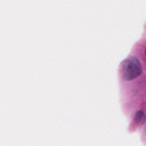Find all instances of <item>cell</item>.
I'll list each match as a JSON object with an SVG mask.
<instances>
[{
  "instance_id": "1",
  "label": "cell",
  "mask_w": 146,
  "mask_h": 146,
  "mask_svg": "<svg viewBox=\"0 0 146 146\" xmlns=\"http://www.w3.org/2000/svg\"><path fill=\"white\" fill-rule=\"evenodd\" d=\"M120 71L124 81H131L140 76L143 69L138 58L135 56H130L121 63Z\"/></svg>"
},
{
  "instance_id": "2",
  "label": "cell",
  "mask_w": 146,
  "mask_h": 146,
  "mask_svg": "<svg viewBox=\"0 0 146 146\" xmlns=\"http://www.w3.org/2000/svg\"><path fill=\"white\" fill-rule=\"evenodd\" d=\"M145 121V115L143 111H138L135 115V121L137 124L142 125Z\"/></svg>"
},
{
  "instance_id": "3",
  "label": "cell",
  "mask_w": 146,
  "mask_h": 146,
  "mask_svg": "<svg viewBox=\"0 0 146 146\" xmlns=\"http://www.w3.org/2000/svg\"><path fill=\"white\" fill-rule=\"evenodd\" d=\"M145 55H146V49H145Z\"/></svg>"
}]
</instances>
